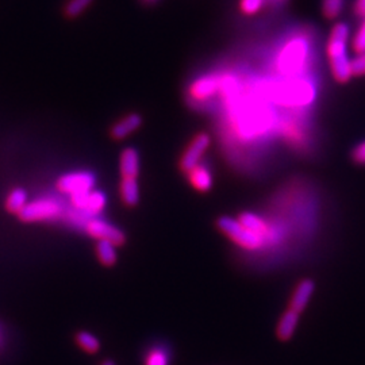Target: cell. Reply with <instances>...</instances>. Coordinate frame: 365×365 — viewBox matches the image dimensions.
Instances as JSON below:
<instances>
[{
    "label": "cell",
    "mask_w": 365,
    "mask_h": 365,
    "mask_svg": "<svg viewBox=\"0 0 365 365\" xmlns=\"http://www.w3.org/2000/svg\"><path fill=\"white\" fill-rule=\"evenodd\" d=\"M75 341L78 348L88 354H95L101 351V341L90 331H84V330L78 331L75 336Z\"/></svg>",
    "instance_id": "d6986e66"
},
{
    "label": "cell",
    "mask_w": 365,
    "mask_h": 365,
    "mask_svg": "<svg viewBox=\"0 0 365 365\" xmlns=\"http://www.w3.org/2000/svg\"><path fill=\"white\" fill-rule=\"evenodd\" d=\"M119 191L120 197L126 206L133 207L140 202V184L137 179H122Z\"/></svg>",
    "instance_id": "9a60e30c"
},
{
    "label": "cell",
    "mask_w": 365,
    "mask_h": 365,
    "mask_svg": "<svg viewBox=\"0 0 365 365\" xmlns=\"http://www.w3.org/2000/svg\"><path fill=\"white\" fill-rule=\"evenodd\" d=\"M93 0H68L66 4V15L69 18H76L84 13L92 4Z\"/></svg>",
    "instance_id": "7402d4cb"
},
{
    "label": "cell",
    "mask_w": 365,
    "mask_h": 365,
    "mask_svg": "<svg viewBox=\"0 0 365 365\" xmlns=\"http://www.w3.org/2000/svg\"><path fill=\"white\" fill-rule=\"evenodd\" d=\"M145 365H170V354L163 348H153L146 354Z\"/></svg>",
    "instance_id": "ffe728a7"
},
{
    "label": "cell",
    "mask_w": 365,
    "mask_h": 365,
    "mask_svg": "<svg viewBox=\"0 0 365 365\" xmlns=\"http://www.w3.org/2000/svg\"><path fill=\"white\" fill-rule=\"evenodd\" d=\"M271 4H274V6H282V4H284V3H287L288 0H268Z\"/></svg>",
    "instance_id": "83f0119b"
},
{
    "label": "cell",
    "mask_w": 365,
    "mask_h": 365,
    "mask_svg": "<svg viewBox=\"0 0 365 365\" xmlns=\"http://www.w3.org/2000/svg\"><path fill=\"white\" fill-rule=\"evenodd\" d=\"M29 203V196L25 188L16 187L9 192V195L6 197V209L13 214H21L22 210L26 207Z\"/></svg>",
    "instance_id": "e0dca14e"
},
{
    "label": "cell",
    "mask_w": 365,
    "mask_h": 365,
    "mask_svg": "<svg viewBox=\"0 0 365 365\" xmlns=\"http://www.w3.org/2000/svg\"><path fill=\"white\" fill-rule=\"evenodd\" d=\"M353 11L359 18H365V0H356L353 6Z\"/></svg>",
    "instance_id": "4316f807"
},
{
    "label": "cell",
    "mask_w": 365,
    "mask_h": 365,
    "mask_svg": "<svg viewBox=\"0 0 365 365\" xmlns=\"http://www.w3.org/2000/svg\"><path fill=\"white\" fill-rule=\"evenodd\" d=\"M267 3L268 0H240V10L245 15H256Z\"/></svg>",
    "instance_id": "603a6c76"
},
{
    "label": "cell",
    "mask_w": 365,
    "mask_h": 365,
    "mask_svg": "<svg viewBox=\"0 0 365 365\" xmlns=\"http://www.w3.org/2000/svg\"><path fill=\"white\" fill-rule=\"evenodd\" d=\"M353 76H365V52L357 53L352 60Z\"/></svg>",
    "instance_id": "d4e9b609"
},
{
    "label": "cell",
    "mask_w": 365,
    "mask_h": 365,
    "mask_svg": "<svg viewBox=\"0 0 365 365\" xmlns=\"http://www.w3.org/2000/svg\"><path fill=\"white\" fill-rule=\"evenodd\" d=\"M102 365H115V363L113 360H106V361L102 363Z\"/></svg>",
    "instance_id": "f1b7e54d"
},
{
    "label": "cell",
    "mask_w": 365,
    "mask_h": 365,
    "mask_svg": "<svg viewBox=\"0 0 365 365\" xmlns=\"http://www.w3.org/2000/svg\"><path fill=\"white\" fill-rule=\"evenodd\" d=\"M145 3H156L157 0H144Z\"/></svg>",
    "instance_id": "f546056e"
},
{
    "label": "cell",
    "mask_w": 365,
    "mask_h": 365,
    "mask_svg": "<svg viewBox=\"0 0 365 365\" xmlns=\"http://www.w3.org/2000/svg\"><path fill=\"white\" fill-rule=\"evenodd\" d=\"M217 226L223 235L230 238L240 248L257 250L267 244L262 237L252 233L241 222L232 217H221L217 222Z\"/></svg>",
    "instance_id": "7a4b0ae2"
},
{
    "label": "cell",
    "mask_w": 365,
    "mask_h": 365,
    "mask_svg": "<svg viewBox=\"0 0 365 365\" xmlns=\"http://www.w3.org/2000/svg\"><path fill=\"white\" fill-rule=\"evenodd\" d=\"M96 256L98 260L105 267H113L118 261L117 245L108 241L96 242Z\"/></svg>",
    "instance_id": "ac0fdd59"
},
{
    "label": "cell",
    "mask_w": 365,
    "mask_h": 365,
    "mask_svg": "<svg viewBox=\"0 0 365 365\" xmlns=\"http://www.w3.org/2000/svg\"><path fill=\"white\" fill-rule=\"evenodd\" d=\"M72 206L75 209L87 214L88 218H93L101 215L105 211L107 206V196L101 190H92L88 192H81L76 195L71 196Z\"/></svg>",
    "instance_id": "8992f818"
},
{
    "label": "cell",
    "mask_w": 365,
    "mask_h": 365,
    "mask_svg": "<svg viewBox=\"0 0 365 365\" xmlns=\"http://www.w3.org/2000/svg\"><path fill=\"white\" fill-rule=\"evenodd\" d=\"M188 179H190V182L192 184V187L200 192H207L212 188V184H214L212 172L203 163L197 164L196 167L188 172Z\"/></svg>",
    "instance_id": "7c38bea8"
},
{
    "label": "cell",
    "mask_w": 365,
    "mask_h": 365,
    "mask_svg": "<svg viewBox=\"0 0 365 365\" xmlns=\"http://www.w3.org/2000/svg\"><path fill=\"white\" fill-rule=\"evenodd\" d=\"M314 282L310 279L302 280L299 284L295 288L292 297H291V302H289V310L297 312L300 314L307 306L309 300L312 298L314 292Z\"/></svg>",
    "instance_id": "30bf717a"
},
{
    "label": "cell",
    "mask_w": 365,
    "mask_h": 365,
    "mask_svg": "<svg viewBox=\"0 0 365 365\" xmlns=\"http://www.w3.org/2000/svg\"><path fill=\"white\" fill-rule=\"evenodd\" d=\"M86 232L96 241H108L117 247L123 245L126 241V235L119 227L99 217H93L87 221Z\"/></svg>",
    "instance_id": "5b68a950"
},
{
    "label": "cell",
    "mask_w": 365,
    "mask_h": 365,
    "mask_svg": "<svg viewBox=\"0 0 365 365\" xmlns=\"http://www.w3.org/2000/svg\"><path fill=\"white\" fill-rule=\"evenodd\" d=\"M96 178L88 170L69 172L58 178L57 190L66 195H76L81 192H88L95 188Z\"/></svg>",
    "instance_id": "277c9868"
},
{
    "label": "cell",
    "mask_w": 365,
    "mask_h": 365,
    "mask_svg": "<svg viewBox=\"0 0 365 365\" xmlns=\"http://www.w3.org/2000/svg\"><path fill=\"white\" fill-rule=\"evenodd\" d=\"M64 215L63 205L51 196L38 197L29 202L26 207L19 214V218L24 222H45L60 220Z\"/></svg>",
    "instance_id": "3957f363"
},
{
    "label": "cell",
    "mask_w": 365,
    "mask_h": 365,
    "mask_svg": "<svg viewBox=\"0 0 365 365\" xmlns=\"http://www.w3.org/2000/svg\"><path fill=\"white\" fill-rule=\"evenodd\" d=\"M143 125V118L140 114L131 113L126 117L119 119L117 123L111 128V135L114 140H125L126 137L131 135L134 131L138 130Z\"/></svg>",
    "instance_id": "9c48e42d"
},
{
    "label": "cell",
    "mask_w": 365,
    "mask_h": 365,
    "mask_svg": "<svg viewBox=\"0 0 365 365\" xmlns=\"http://www.w3.org/2000/svg\"><path fill=\"white\" fill-rule=\"evenodd\" d=\"M306 56V48L303 46L302 42H294L291 45H288L287 49L282 56V66L283 68H297L302 64L303 58Z\"/></svg>",
    "instance_id": "2e32d148"
},
{
    "label": "cell",
    "mask_w": 365,
    "mask_h": 365,
    "mask_svg": "<svg viewBox=\"0 0 365 365\" xmlns=\"http://www.w3.org/2000/svg\"><path fill=\"white\" fill-rule=\"evenodd\" d=\"M351 45H352V49L356 52V54L365 52V18H363L361 25L354 33Z\"/></svg>",
    "instance_id": "cb8c5ba5"
},
{
    "label": "cell",
    "mask_w": 365,
    "mask_h": 365,
    "mask_svg": "<svg viewBox=\"0 0 365 365\" xmlns=\"http://www.w3.org/2000/svg\"><path fill=\"white\" fill-rule=\"evenodd\" d=\"M221 81L215 76H202L194 81L191 87V95L197 101H206L220 90Z\"/></svg>",
    "instance_id": "8fae6325"
},
{
    "label": "cell",
    "mask_w": 365,
    "mask_h": 365,
    "mask_svg": "<svg viewBox=\"0 0 365 365\" xmlns=\"http://www.w3.org/2000/svg\"><path fill=\"white\" fill-rule=\"evenodd\" d=\"M237 220L241 222L252 233L262 237V238L265 240V242H267V241L271 238V235H272V230H271L268 222L265 221L264 218H261L260 215H257V214L244 212V214H241Z\"/></svg>",
    "instance_id": "4fadbf2b"
},
{
    "label": "cell",
    "mask_w": 365,
    "mask_h": 365,
    "mask_svg": "<svg viewBox=\"0 0 365 365\" xmlns=\"http://www.w3.org/2000/svg\"><path fill=\"white\" fill-rule=\"evenodd\" d=\"M298 321H299V314L292 310H288L282 315L279 325H277V337L282 341H288L292 337L295 329L298 327Z\"/></svg>",
    "instance_id": "5bb4252c"
},
{
    "label": "cell",
    "mask_w": 365,
    "mask_h": 365,
    "mask_svg": "<svg viewBox=\"0 0 365 365\" xmlns=\"http://www.w3.org/2000/svg\"><path fill=\"white\" fill-rule=\"evenodd\" d=\"M351 29L345 22H337L331 27L327 43V60L334 80L345 84L353 78L352 60L349 57Z\"/></svg>",
    "instance_id": "6da1fadb"
},
{
    "label": "cell",
    "mask_w": 365,
    "mask_h": 365,
    "mask_svg": "<svg viewBox=\"0 0 365 365\" xmlns=\"http://www.w3.org/2000/svg\"><path fill=\"white\" fill-rule=\"evenodd\" d=\"M211 145V138L207 133H199L194 140L187 146L180 160V168L184 172H190L197 164L202 163V158L206 155Z\"/></svg>",
    "instance_id": "52a82bcc"
},
{
    "label": "cell",
    "mask_w": 365,
    "mask_h": 365,
    "mask_svg": "<svg viewBox=\"0 0 365 365\" xmlns=\"http://www.w3.org/2000/svg\"><path fill=\"white\" fill-rule=\"evenodd\" d=\"M352 160L359 165H365V141L353 149Z\"/></svg>",
    "instance_id": "484cf974"
},
{
    "label": "cell",
    "mask_w": 365,
    "mask_h": 365,
    "mask_svg": "<svg viewBox=\"0 0 365 365\" xmlns=\"http://www.w3.org/2000/svg\"><path fill=\"white\" fill-rule=\"evenodd\" d=\"M140 153L134 148H126L119 157V170L122 179H137L140 175Z\"/></svg>",
    "instance_id": "ba28073f"
},
{
    "label": "cell",
    "mask_w": 365,
    "mask_h": 365,
    "mask_svg": "<svg viewBox=\"0 0 365 365\" xmlns=\"http://www.w3.org/2000/svg\"><path fill=\"white\" fill-rule=\"evenodd\" d=\"M344 9V0H324L322 1V13L325 18L333 21L337 19Z\"/></svg>",
    "instance_id": "44dd1931"
}]
</instances>
